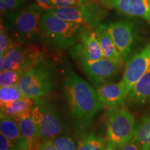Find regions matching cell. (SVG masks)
Returning <instances> with one entry per match:
<instances>
[{"instance_id":"obj_1","label":"cell","mask_w":150,"mask_h":150,"mask_svg":"<svg viewBox=\"0 0 150 150\" xmlns=\"http://www.w3.org/2000/svg\"><path fill=\"white\" fill-rule=\"evenodd\" d=\"M63 88L74 129L82 137L91 126L97 112L104 106L97 89L74 72H67L65 75Z\"/></svg>"},{"instance_id":"obj_2","label":"cell","mask_w":150,"mask_h":150,"mask_svg":"<svg viewBox=\"0 0 150 150\" xmlns=\"http://www.w3.org/2000/svg\"><path fill=\"white\" fill-rule=\"evenodd\" d=\"M45 10L38 4H31L7 13L1 17L6 29L21 44L31 43L42 38V18Z\"/></svg>"},{"instance_id":"obj_3","label":"cell","mask_w":150,"mask_h":150,"mask_svg":"<svg viewBox=\"0 0 150 150\" xmlns=\"http://www.w3.org/2000/svg\"><path fill=\"white\" fill-rule=\"evenodd\" d=\"M85 27L67 22L45 11L42 18V38L49 46L58 50L72 48Z\"/></svg>"},{"instance_id":"obj_4","label":"cell","mask_w":150,"mask_h":150,"mask_svg":"<svg viewBox=\"0 0 150 150\" xmlns=\"http://www.w3.org/2000/svg\"><path fill=\"white\" fill-rule=\"evenodd\" d=\"M54 74L53 65L42 56L22 76L18 85L27 98H42L54 88Z\"/></svg>"},{"instance_id":"obj_5","label":"cell","mask_w":150,"mask_h":150,"mask_svg":"<svg viewBox=\"0 0 150 150\" xmlns=\"http://www.w3.org/2000/svg\"><path fill=\"white\" fill-rule=\"evenodd\" d=\"M45 11L62 20L92 29H95L102 24L108 15L107 8L102 4L91 0L76 6L49 8Z\"/></svg>"},{"instance_id":"obj_6","label":"cell","mask_w":150,"mask_h":150,"mask_svg":"<svg viewBox=\"0 0 150 150\" xmlns=\"http://www.w3.org/2000/svg\"><path fill=\"white\" fill-rule=\"evenodd\" d=\"M31 117L37 124L40 135V142L52 140L66 134L67 128L59 110L50 102L35 99Z\"/></svg>"},{"instance_id":"obj_7","label":"cell","mask_w":150,"mask_h":150,"mask_svg":"<svg viewBox=\"0 0 150 150\" xmlns=\"http://www.w3.org/2000/svg\"><path fill=\"white\" fill-rule=\"evenodd\" d=\"M135 129L134 115L124 108L123 104L108 108L106 112L107 139L117 149L132 139Z\"/></svg>"},{"instance_id":"obj_8","label":"cell","mask_w":150,"mask_h":150,"mask_svg":"<svg viewBox=\"0 0 150 150\" xmlns=\"http://www.w3.org/2000/svg\"><path fill=\"white\" fill-rule=\"evenodd\" d=\"M41 57L42 54L37 46L18 45L0 56V70H22L27 72Z\"/></svg>"},{"instance_id":"obj_9","label":"cell","mask_w":150,"mask_h":150,"mask_svg":"<svg viewBox=\"0 0 150 150\" xmlns=\"http://www.w3.org/2000/svg\"><path fill=\"white\" fill-rule=\"evenodd\" d=\"M149 68L150 42L127 63L122 78L120 82L125 100L134 86Z\"/></svg>"},{"instance_id":"obj_10","label":"cell","mask_w":150,"mask_h":150,"mask_svg":"<svg viewBox=\"0 0 150 150\" xmlns=\"http://www.w3.org/2000/svg\"><path fill=\"white\" fill-rule=\"evenodd\" d=\"M123 61L128 59L138 39V30L134 23L120 21L105 24Z\"/></svg>"},{"instance_id":"obj_11","label":"cell","mask_w":150,"mask_h":150,"mask_svg":"<svg viewBox=\"0 0 150 150\" xmlns=\"http://www.w3.org/2000/svg\"><path fill=\"white\" fill-rule=\"evenodd\" d=\"M71 55L79 61H98L104 59L96 31L84 28L77 42L72 47Z\"/></svg>"},{"instance_id":"obj_12","label":"cell","mask_w":150,"mask_h":150,"mask_svg":"<svg viewBox=\"0 0 150 150\" xmlns=\"http://www.w3.org/2000/svg\"><path fill=\"white\" fill-rule=\"evenodd\" d=\"M82 70L96 87L110 83L117 76L122 65L110 60L104 59L98 61H79Z\"/></svg>"},{"instance_id":"obj_13","label":"cell","mask_w":150,"mask_h":150,"mask_svg":"<svg viewBox=\"0 0 150 150\" xmlns=\"http://www.w3.org/2000/svg\"><path fill=\"white\" fill-rule=\"evenodd\" d=\"M107 9L150 21V0H98Z\"/></svg>"},{"instance_id":"obj_14","label":"cell","mask_w":150,"mask_h":150,"mask_svg":"<svg viewBox=\"0 0 150 150\" xmlns=\"http://www.w3.org/2000/svg\"><path fill=\"white\" fill-rule=\"evenodd\" d=\"M0 129L1 133L16 144L19 150H29L27 142L22 135L19 123L12 117L1 113Z\"/></svg>"},{"instance_id":"obj_15","label":"cell","mask_w":150,"mask_h":150,"mask_svg":"<svg viewBox=\"0 0 150 150\" xmlns=\"http://www.w3.org/2000/svg\"><path fill=\"white\" fill-rule=\"evenodd\" d=\"M35 102L33 99L23 98L14 102L1 104V113L12 117L19 122L31 116Z\"/></svg>"},{"instance_id":"obj_16","label":"cell","mask_w":150,"mask_h":150,"mask_svg":"<svg viewBox=\"0 0 150 150\" xmlns=\"http://www.w3.org/2000/svg\"><path fill=\"white\" fill-rule=\"evenodd\" d=\"M94 30L96 31L97 34L99 44L105 59L122 65L123 60L120 55L112 38L106 30L105 24H100L98 27Z\"/></svg>"},{"instance_id":"obj_17","label":"cell","mask_w":150,"mask_h":150,"mask_svg":"<svg viewBox=\"0 0 150 150\" xmlns=\"http://www.w3.org/2000/svg\"><path fill=\"white\" fill-rule=\"evenodd\" d=\"M130 104H142L150 101V68L140 78L127 95Z\"/></svg>"},{"instance_id":"obj_18","label":"cell","mask_w":150,"mask_h":150,"mask_svg":"<svg viewBox=\"0 0 150 150\" xmlns=\"http://www.w3.org/2000/svg\"><path fill=\"white\" fill-rule=\"evenodd\" d=\"M96 88L104 106L110 108L124 104L125 99L122 96L120 83H108Z\"/></svg>"},{"instance_id":"obj_19","label":"cell","mask_w":150,"mask_h":150,"mask_svg":"<svg viewBox=\"0 0 150 150\" xmlns=\"http://www.w3.org/2000/svg\"><path fill=\"white\" fill-rule=\"evenodd\" d=\"M20 129L25 138L29 150H37L40 142V135L37 124L33 120L31 116L19 122Z\"/></svg>"},{"instance_id":"obj_20","label":"cell","mask_w":150,"mask_h":150,"mask_svg":"<svg viewBox=\"0 0 150 150\" xmlns=\"http://www.w3.org/2000/svg\"><path fill=\"white\" fill-rule=\"evenodd\" d=\"M133 139L142 150L150 149V113L144 116L136 125Z\"/></svg>"},{"instance_id":"obj_21","label":"cell","mask_w":150,"mask_h":150,"mask_svg":"<svg viewBox=\"0 0 150 150\" xmlns=\"http://www.w3.org/2000/svg\"><path fill=\"white\" fill-rule=\"evenodd\" d=\"M81 138L77 150H104L106 147L104 138L93 133L86 134Z\"/></svg>"},{"instance_id":"obj_22","label":"cell","mask_w":150,"mask_h":150,"mask_svg":"<svg viewBox=\"0 0 150 150\" xmlns=\"http://www.w3.org/2000/svg\"><path fill=\"white\" fill-rule=\"evenodd\" d=\"M23 98H27L18 84L1 87L0 88V104H4Z\"/></svg>"},{"instance_id":"obj_23","label":"cell","mask_w":150,"mask_h":150,"mask_svg":"<svg viewBox=\"0 0 150 150\" xmlns=\"http://www.w3.org/2000/svg\"><path fill=\"white\" fill-rule=\"evenodd\" d=\"M26 72L27 71L22 70L1 71L0 86L1 87H5L18 84Z\"/></svg>"},{"instance_id":"obj_24","label":"cell","mask_w":150,"mask_h":150,"mask_svg":"<svg viewBox=\"0 0 150 150\" xmlns=\"http://www.w3.org/2000/svg\"><path fill=\"white\" fill-rule=\"evenodd\" d=\"M51 142L58 150H77L78 145L70 134L61 135L52 139Z\"/></svg>"},{"instance_id":"obj_25","label":"cell","mask_w":150,"mask_h":150,"mask_svg":"<svg viewBox=\"0 0 150 150\" xmlns=\"http://www.w3.org/2000/svg\"><path fill=\"white\" fill-rule=\"evenodd\" d=\"M21 43L18 42L16 40L11 38L8 35V31L1 24V30H0V55L3 56L8 52L11 49L15 47L21 45Z\"/></svg>"},{"instance_id":"obj_26","label":"cell","mask_w":150,"mask_h":150,"mask_svg":"<svg viewBox=\"0 0 150 150\" xmlns=\"http://www.w3.org/2000/svg\"><path fill=\"white\" fill-rule=\"evenodd\" d=\"M27 0H0V10L4 14L23 8Z\"/></svg>"},{"instance_id":"obj_27","label":"cell","mask_w":150,"mask_h":150,"mask_svg":"<svg viewBox=\"0 0 150 150\" xmlns=\"http://www.w3.org/2000/svg\"><path fill=\"white\" fill-rule=\"evenodd\" d=\"M89 0H52L49 8L76 6H79L86 3Z\"/></svg>"},{"instance_id":"obj_28","label":"cell","mask_w":150,"mask_h":150,"mask_svg":"<svg viewBox=\"0 0 150 150\" xmlns=\"http://www.w3.org/2000/svg\"><path fill=\"white\" fill-rule=\"evenodd\" d=\"M0 150H19L16 144L2 133L0 134Z\"/></svg>"},{"instance_id":"obj_29","label":"cell","mask_w":150,"mask_h":150,"mask_svg":"<svg viewBox=\"0 0 150 150\" xmlns=\"http://www.w3.org/2000/svg\"><path fill=\"white\" fill-rule=\"evenodd\" d=\"M117 150H142V149L140 145L132 138L127 143L118 147Z\"/></svg>"},{"instance_id":"obj_30","label":"cell","mask_w":150,"mask_h":150,"mask_svg":"<svg viewBox=\"0 0 150 150\" xmlns=\"http://www.w3.org/2000/svg\"><path fill=\"white\" fill-rule=\"evenodd\" d=\"M37 150H58L52 144L51 140L41 142L38 145Z\"/></svg>"},{"instance_id":"obj_31","label":"cell","mask_w":150,"mask_h":150,"mask_svg":"<svg viewBox=\"0 0 150 150\" xmlns=\"http://www.w3.org/2000/svg\"><path fill=\"white\" fill-rule=\"evenodd\" d=\"M36 4L40 6L43 10L46 11L50 8L52 0H35Z\"/></svg>"},{"instance_id":"obj_32","label":"cell","mask_w":150,"mask_h":150,"mask_svg":"<svg viewBox=\"0 0 150 150\" xmlns=\"http://www.w3.org/2000/svg\"><path fill=\"white\" fill-rule=\"evenodd\" d=\"M104 150H117V148L112 145V144L110 143V142L108 141L106 145V147L104 148Z\"/></svg>"},{"instance_id":"obj_33","label":"cell","mask_w":150,"mask_h":150,"mask_svg":"<svg viewBox=\"0 0 150 150\" xmlns=\"http://www.w3.org/2000/svg\"><path fill=\"white\" fill-rule=\"evenodd\" d=\"M149 150H150V149H149Z\"/></svg>"}]
</instances>
